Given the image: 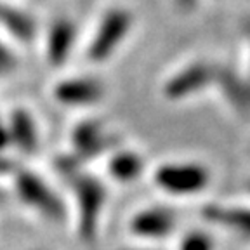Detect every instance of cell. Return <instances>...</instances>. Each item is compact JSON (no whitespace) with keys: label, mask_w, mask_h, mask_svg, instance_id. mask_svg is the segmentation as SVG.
Listing matches in <instances>:
<instances>
[{"label":"cell","mask_w":250,"mask_h":250,"mask_svg":"<svg viewBox=\"0 0 250 250\" xmlns=\"http://www.w3.org/2000/svg\"><path fill=\"white\" fill-rule=\"evenodd\" d=\"M77 205V228L82 242H94L99 231L103 210L106 203V188L99 179L89 174H78L70 181Z\"/></svg>","instance_id":"2"},{"label":"cell","mask_w":250,"mask_h":250,"mask_svg":"<svg viewBox=\"0 0 250 250\" xmlns=\"http://www.w3.org/2000/svg\"><path fill=\"white\" fill-rule=\"evenodd\" d=\"M73 153L80 160H90L111 151L118 146L117 134L106 132L101 120H83L71 130Z\"/></svg>","instance_id":"6"},{"label":"cell","mask_w":250,"mask_h":250,"mask_svg":"<svg viewBox=\"0 0 250 250\" xmlns=\"http://www.w3.org/2000/svg\"><path fill=\"white\" fill-rule=\"evenodd\" d=\"M80 164L82 160L78 158L77 155H64V156H58L54 162V168L58 170V174L62 177V179L71 181L73 177H77L80 174Z\"/></svg>","instance_id":"16"},{"label":"cell","mask_w":250,"mask_h":250,"mask_svg":"<svg viewBox=\"0 0 250 250\" xmlns=\"http://www.w3.org/2000/svg\"><path fill=\"white\" fill-rule=\"evenodd\" d=\"M143 170H145L143 156L136 151H130V149L117 151L108 162L109 176L120 183H132L143 174Z\"/></svg>","instance_id":"14"},{"label":"cell","mask_w":250,"mask_h":250,"mask_svg":"<svg viewBox=\"0 0 250 250\" xmlns=\"http://www.w3.org/2000/svg\"><path fill=\"white\" fill-rule=\"evenodd\" d=\"M214 87L223 94V99L234 113L250 115V80L245 73L219 62Z\"/></svg>","instance_id":"9"},{"label":"cell","mask_w":250,"mask_h":250,"mask_svg":"<svg viewBox=\"0 0 250 250\" xmlns=\"http://www.w3.org/2000/svg\"><path fill=\"white\" fill-rule=\"evenodd\" d=\"M78 40L77 24L68 18L54 20L43 37V54L49 64L62 66L70 61Z\"/></svg>","instance_id":"8"},{"label":"cell","mask_w":250,"mask_h":250,"mask_svg":"<svg viewBox=\"0 0 250 250\" xmlns=\"http://www.w3.org/2000/svg\"><path fill=\"white\" fill-rule=\"evenodd\" d=\"M243 33H245L247 43H249V52H250V16L245 20V23H243Z\"/></svg>","instance_id":"18"},{"label":"cell","mask_w":250,"mask_h":250,"mask_svg":"<svg viewBox=\"0 0 250 250\" xmlns=\"http://www.w3.org/2000/svg\"><path fill=\"white\" fill-rule=\"evenodd\" d=\"M0 26L21 43H31L37 37L35 20L28 12L5 2H0Z\"/></svg>","instance_id":"12"},{"label":"cell","mask_w":250,"mask_h":250,"mask_svg":"<svg viewBox=\"0 0 250 250\" xmlns=\"http://www.w3.org/2000/svg\"><path fill=\"white\" fill-rule=\"evenodd\" d=\"M5 202V196H4V193H2V189H0V203H4Z\"/></svg>","instance_id":"19"},{"label":"cell","mask_w":250,"mask_h":250,"mask_svg":"<svg viewBox=\"0 0 250 250\" xmlns=\"http://www.w3.org/2000/svg\"><path fill=\"white\" fill-rule=\"evenodd\" d=\"M179 250H214V240L202 229L188 231L181 240Z\"/></svg>","instance_id":"15"},{"label":"cell","mask_w":250,"mask_h":250,"mask_svg":"<svg viewBox=\"0 0 250 250\" xmlns=\"http://www.w3.org/2000/svg\"><path fill=\"white\" fill-rule=\"evenodd\" d=\"M9 145H11V139H9L7 122L2 120V117H0V155H4V149Z\"/></svg>","instance_id":"17"},{"label":"cell","mask_w":250,"mask_h":250,"mask_svg":"<svg viewBox=\"0 0 250 250\" xmlns=\"http://www.w3.org/2000/svg\"><path fill=\"white\" fill-rule=\"evenodd\" d=\"M136 24V16L127 7H111L101 16L89 37L85 59L92 64L109 61L129 39Z\"/></svg>","instance_id":"1"},{"label":"cell","mask_w":250,"mask_h":250,"mask_svg":"<svg viewBox=\"0 0 250 250\" xmlns=\"http://www.w3.org/2000/svg\"><path fill=\"white\" fill-rule=\"evenodd\" d=\"M14 183L18 196L28 207H31L51 221H61L64 217V205H62L61 198L37 174L21 170L16 174Z\"/></svg>","instance_id":"5"},{"label":"cell","mask_w":250,"mask_h":250,"mask_svg":"<svg viewBox=\"0 0 250 250\" xmlns=\"http://www.w3.org/2000/svg\"><path fill=\"white\" fill-rule=\"evenodd\" d=\"M155 183L164 191L172 195H195L208 186L210 172L195 162H172L156 168Z\"/></svg>","instance_id":"4"},{"label":"cell","mask_w":250,"mask_h":250,"mask_svg":"<svg viewBox=\"0 0 250 250\" xmlns=\"http://www.w3.org/2000/svg\"><path fill=\"white\" fill-rule=\"evenodd\" d=\"M5 122L12 146H16L24 155H31L39 149V127L30 111L23 108L12 109Z\"/></svg>","instance_id":"11"},{"label":"cell","mask_w":250,"mask_h":250,"mask_svg":"<svg viewBox=\"0 0 250 250\" xmlns=\"http://www.w3.org/2000/svg\"><path fill=\"white\" fill-rule=\"evenodd\" d=\"M219 62L212 59H191L172 71L162 83V94L167 101H186L214 87Z\"/></svg>","instance_id":"3"},{"label":"cell","mask_w":250,"mask_h":250,"mask_svg":"<svg viewBox=\"0 0 250 250\" xmlns=\"http://www.w3.org/2000/svg\"><path fill=\"white\" fill-rule=\"evenodd\" d=\"M203 217L219 226H224L234 233L250 240V208L207 205L203 208Z\"/></svg>","instance_id":"13"},{"label":"cell","mask_w":250,"mask_h":250,"mask_svg":"<svg viewBox=\"0 0 250 250\" xmlns=\"http://www.w3.org/2000/svg\"><path fill=\"white\" fill-rule=\"evenodd\" d=\"M106 94L104 83L89 75L66 77L54 83L52 98L64 106H92L103 101Z\"/></svg>","instance_id":"7"},{"label":"cell","mask_w":250,"mask_h":250,"mask_svg":"<svg viewBox=\"0 0 250 250\" xmlns=\"http://www.w3.org/2000/svg\"><path fill=\"white\" fill-rule=\"evenodd\" d=\"M177 215L165 207H151L137 212L130 221V229L141 238L160 240L176 229Z\"/></svg>","instance_id":"10"}]
</instances>
